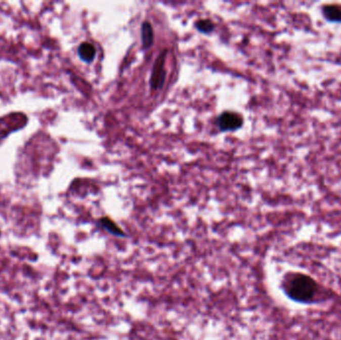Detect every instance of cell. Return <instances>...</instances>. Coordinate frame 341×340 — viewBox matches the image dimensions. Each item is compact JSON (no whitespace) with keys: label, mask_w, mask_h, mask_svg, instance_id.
Returning a JSON list of instances; mask_svg holds the SVG:
<instances>
[{"label":"cell","mask_w":341,"mask_h":340,"mask_svg":"<svg viewBox=\"0 0 341 340\" xmlns=\"http://www.w3.org/2000/svg\"><path fill=\"white\" fill-rule=\"evenodd\" d=\"M282 287L286 295L294 302L301 304H315L318 303L320 294L319 284L309 275L305 273L294 272L284 276Z\"/></svg>","instance_id":"obj_1"},{"label":"cell","mask_w":341,"mask_h":340,"mask_svg":"<svg viewBox=\"0 0 341 340\" xmlns=\"http://www.w3.org/2000/svg\"><path fill=\"white\" fill-rule=\"evenodd\" d=\"M166 55L167 50H164L160 56L157 58L155 65L153 67V72L151 76V88L154 90L161 89L166 80V70H165V62H166Z\"/></svg>","instance_id":"obj_2"},{"label":"cell","mask_w":341,"mask_h":340,"mask_svg":"<svg viewBox=\"0 0 341 340\" xmlns=\"http://www.w3.org/2000/svg\"><path fill=\"white\" fill-rule=\"evenodd\" d=\"M218 125L223 132L236 131L242 126V118L236 113L225 112L219 117Z\"/></svg>","instance_id":"obj_3"},{"label":"cell","mask_w":341,"mask_h":340,"mask_svg":"<svg viewBox=\"0 0 341 340\" xmlns=\"http://www.w3.org/2000/svg\"><path fill=\"white\" fill-rule=\"evenodd\" d=\"M322 14L328 21L341 22V6L327 4L322 7Z\"/></svg>","instance_id":"obj_4"},{"label":"cell","mask_w":341,"mask_h":340,"mask_svg":"<svg viewBox=\"0 0 341 340\" xmlns=\"http://www.w3.org/2000/svg\"><path fill=\"white\" fill-rule=\"evenodd\" d=\"M78 54L84 62L91 63L96 56V49L92 44L85 42L79 46Z\"/></svg>","instance_id":"obj_5"},{"label":"cell","mask_w":341,"mask_h":340,"mask_svg":"<svg viewBox=\"0 0 341 340\" xmlns=\"http://www.w3.org/2000/svg\"><path fill=\"white\" fill-rule=\"evenodd\" d=\"M142 41L145 48H150L154 43V31L150 22L145 21L142 24Z\"/></svg>","instance_id":"obj_6"},{"label":"cell","mask_w":341,"mask_h":340,"mask_svg":"<svg viewBox=\"0 0 341 340\" xmlns=\"http://www.w3.org/2000/svg\"><path fill=\"white\" fill-rule=\"evenodd\" d=\"M196 27L197 29L202 32V33H210L215 29V25L210 20L207 19H202L196 22Z\"/></svg>","instance_id":"obj_7"},{"label":"cell","mask_w":341,"mask_h":340,"mask_svg":"<svg viewBox=\"0 0 341 340\" xmlns=\"http://www.w3.org/2000/svg\"><path fill=\"white\" fill-rule=\"evenodd\" d=\"M101 223H102L103 226H104L107 230H109L110 232L115 233V234H121V231H120V230L117 228V226H116L113 222H111L109 219L104 218V219L101 220Z\"/></svg>","instance_id":"obj_8"}]
</instances>
